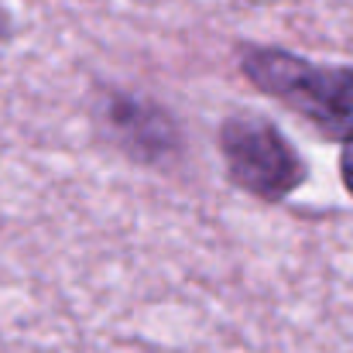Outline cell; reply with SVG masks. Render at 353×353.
<instances>
[{"instance_id":"obj_1","label":"cell","mask_w":353,"mask_h":353,"mask_svg":"<svg viewBox=\"0 0 353 353\" xmlns=\"http://www.w3.org/2000/svg\"><path fill=\"white\" fill-rule=\"evenodd\" d=\"M240 76L323 137L353 141V65H319L278 45H240Z\"/></svg>"},{"instance_id":"obj_2","label":"cell","mask_w":353,"mask_h":353,"mask_svg":"<svg viewBox=\"0 0 353 353\" xmlns=\"http://www.w3.org/2000/svg\"><path fill=\"white\" fill-rule=\"evenodd\" d=\"M216 151L227 182L261 203H285L309 179V165L292 137L264 114L236 110L223 117L216 127Z\"/></svg>"},{"instance_id":"obj_3","label":"cell","mask_w":353,"mask_h":353,"mask_svg":"<svg viewBox=\"0 0 353 353\" xmlns=\"http://www.w3.org/2000/svg\"><path fill=\"white\" fill-rule=\"evenodd\" d=\"M93 120L120 154L141 168H172L185 151V130L179 117L154 97L107 86L97 97Z\"/></svg>"},{"instance_id":"obj_4","label":"cell","mask_w":353,"mask_h":353,"mask_svg":"<svg viewBox=\"0 0 353 353\" xmlns=\"http://www.w3.org/2000/svg\"><path fill=\"white\" fill-rule=\"evenodd\" d=\"M340 179H343V189L353 199V141H347L343 151H340Z\"/></svg>"},{"instance_id":"obj_5","label":"cell","mask_w":353,"mask_h":353,"mask_svg":"<svg viewBox=\"0 0 353 353\" xmlns=\"http://www.w3.org/2000/svg\"><path fill=\"white\" fill-rule=\"evenodd\" d=\"M10 31H14V17H10L7 7H0V45L10 41Z\"/></svg>"}]
</instances>
